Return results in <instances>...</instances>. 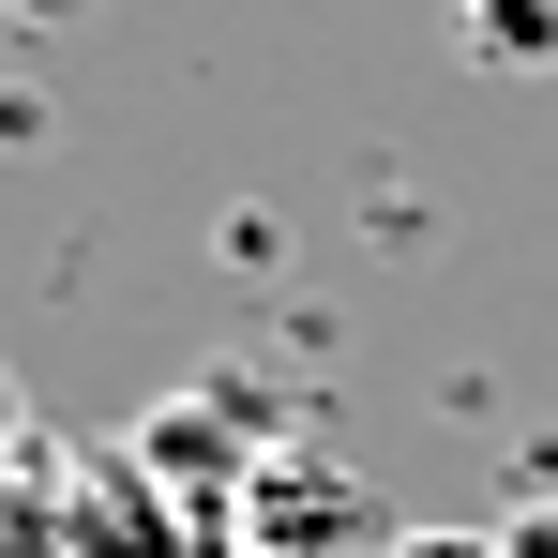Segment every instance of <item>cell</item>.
Wrapping results in <instances>:
<instances>
[{
    "mask_svg": "<svg viewBox=\"0 0 558 558\" xmlns=\"http://www.w3.org/2000/svg\"><path fill=\"white\" fill-rule=\"evenodd\" d=\"M468 61H498V76H529V61H558V15H468Z\"/></svg>",
    "mask_w": 558,
    "mask_h": 558,
    "instance_id": "6da1fadb",
    "label": "cell"
},
{
    "mask_svg": "<svg viewBox=\"0 0 558 558\" xmlns=\"http://www.w3.org/2000/svg\"><path fill=\"white\" fill-rule=\"evenodd\" d=\"M392 558H513V544H483V529H408Z\"/></svg>",
    "mask_w": 558,
    "mask_h": 558,
    "instance_id": "7a4b0ae2",
    "label": "cell"
},
{
    "mask_svg": "<svg viewBox=\"0 0 558 558\" xmlns=\"http://www.w3.org/2000/svg\"><path fill=\"white\" fill-rule=\"evenodd\" d=\"M0 453H15V377H0Z\"/></svg>",
    "mask_w": 558,
    "mask_h": 558,
    "instance_id": "3957f363",
    "label": "cell"
}]
</instances>
